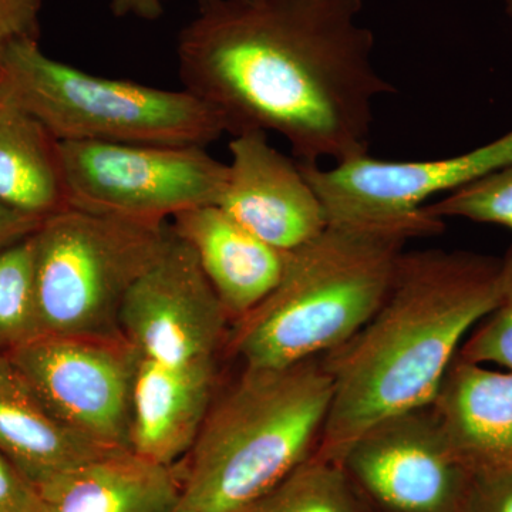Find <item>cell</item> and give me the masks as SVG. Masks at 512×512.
Listing matches in <instances>:
<instances>
[{"label": "cell", "mask_w": 512, "mask_h": 512, "mask_svg": "<svg viewBox=\"0 0 512 512\" xmlns=\"http://www.w3.org/2000/svg\"><path fill=\"white\" fill-rule=\"evenodd\" d=\"M363 0H210L180 32L184 90L228 134L274 131L298 163L366 156L373 103L396 89L373 63Z\"/></svg>", "instance_id": "obj_1"}, {"label": "cell", "mask_w": 512, "mask_h": 512, "mask_svg": "<svg viewBox=\"0 0 512 512\" xmlns=\"http://www.w3.org/2000/svg\"><path fill=\"white\" fill-rule=\"evenodd\" d=\"M501 259L468 251L403 252L379 311L323 356L333 393L316 454L342 460L380 421L430 406L458 350L493 311Z\"/></svg>", "instance_id": "obj_2"}, {"label": "cell", "mask_w": 512, "mask_h": 512, "mask_svg": "<svg viewBox=\"0 0 512 512\" xmlns=\"http://www.w3.org/2000/svg\"><path fill=\"white\" fill-rule=\"evenodd\" d=\"M444 222L328 224L289 252L278 286L227 335L245 367L274 369L318 359L345 345L379 311L404 247L439 234Z\"/></svg>", "instance_id": "obj_3"}, {"label": "cell", "mask_w": 512, "mask_h": 512, "mask_svg": "<svg viewBox=\"0 0 512 512\" xmlns=\"http://www.w3.org/2000/svg\"><path fill=\"white\" fill-rule=\"evenodd\" d=\"M333 384L318 359L245 367L202 421L181 476L191 512H245L318 450Z\"/></svg>", "instance_id": "obj_4"}, {"label": "cell", "mask_w": 512, "mask_h": 512, "mask_svg": "<svg viewBox=\"0 0 512 512\" xmlns=\"http://www.w3.org/2000/svg\"><path fill=\"white\" fill-rule=\"evenodd\" d=\"M0 82L57 141L207 147L228 133L224 117L187 90L94 76L50 59L37 40L9 47Z\"/></svg>", "instance_id": "obj_5"}, {"label": "cell", "mask_w": 512, "mask_h": 512, "mask_svg": "<svg viewBox=\"0 0 512 512\" xmlns=\"http://www.w3.org/2000/svg\"><path fill=\"white\" fill-rule=\"evenodd\" d=\"M170 225L66 208L33 237L40 335L119 339L127 293L156 262Z\"/></svg>", "instance_id": "obj_6"}, {"label": "cell", "mask_w": 512, "mask_h": 512, "mask_svg": "<svg viewBox=\"0 0 512 512\" xmlns=\"http://www.w3.org/2000/svg\"><path fill=\"white\" fill-rule=\"evenodd\" d=\"M59 154L69 207L126 220L218 205L228 180L207 147L59 141Z\"/></svg>", "instance_id": "obj_7"}, {"label": "cell", "mask_w": 512, "mask_h": 512, "mask_svg": "<svg viewBox=\"0 0 512 512\" xmlns=\"http://www.w3.org/2000/svg\"><path fill=\"white\" fill-rule=\"evenodd\" d=\"M6 356L63 423L101 447L131 450L137 357L126 340L39 335Z\"/></svg>", "instance_id": "obj_8"}, {"label": "cell", "mask_w": 512, "mask_h": 512, "mask_svg": "<svg viewBox=\"0 0 512 512\" xmlns=\"http://www.w3.org/2000/svg\"><path fill=\"white\" fill-rule=\"evenodd\" d=\"M229 320L194 251L170 227L160 256L127 293L119 326L138 359L198 370L215 369Z\"/></svg>", "instance_id": "obj_9"}, {"label": "cell", "mask_w": 512, "mask_h": 512, "mask_svg": "<svg viewBox=\"0 0 512 512\" xmlns=\"http://www.w3.org/2000/svg\"><path fill=\"white\" fill-rule=\"evenodd\" d=\"M508 165L512 130L467 153L436 160L386 161L366 154L330 168L301 167L329 224L397 225L433 220L421 211L431 198Z\"/></svg>", "instance_id": "obj_10"}, {"label": "cell", "mask_w": 512, "mask_h": 512, "mask_svg": "<svg viewBox=\"0 0 512 512\" xmlns=\"http://www.w3.org/2000/svg\"><path fill=\"white\" fill-rule=\"evenodd\" d=\"M340 464L382 512H463L473 476L448 446L431 404L370 427Z\"/></svg>", "instance_id": "obj_11"}, {"label": "cell", "mask_w": 512, "mask_h": 512, "mask_svg": "<svg viewBox=\"0 0 512 512\" xmlns=\"http://www.w3.org/2000/svg\"><path fill=\"white\" fill-rule=\"evenodd\" d=\"M231 163L218 207L256 238L292 252L328 227L322 201L295 158L269 144L265 131L229 141Z\"/></svg>", "instance_id": "obj_12"}, {"label": "cell", "mask_w": 512, "mask_h": 512, "mask_svg": "<svg viewBox=\"0 0 512 512\" xmlns=\"http://www.w3.org/2000/svg\"><path fill=\"white\" fill-rule=\"evenodd\" d=\"M170 227L194 251L234 322L264 301L284 275L289 252L256 238L218 205L180 212Z\"/></svg>", "instance_id": "obj_13"}, {"label": "cell", "mask_w": 512, "mask_h": 512, "mask_svg": "<svg viewBox=\"0 0 512 512\" xmlns=\"http://www.w3.org/2000/svg\"><path fill=\"white\" fill-rule=\"evenodd\" d=\"M458 460L471 471L512 468V372L456 357L431 403Z\"/></svg>", "instance_id": "obj_14"}, {"label": "cell", "mask_w": 512, "mask_h": 512, "mask_svg": "<svg viewBox=\"0 0 512 512\" xmlns=\"http://www.w3.org/2000/svg\"><path fill=\"white\" fill-rule=\"evenodd\" d=\"M214 384L215 369L170 370L137 357L131 450L154 463L177 466L197 439Z\"/></svg>", "instance_id": "obj_15"}, {"label": "cell", "mask_w": 512, "mask_h": 512, "mask_svg": "<svg viewBox=\"0 0 512 512\" xmlns=\"http://www.w3.org/2000/svg\"><path fill=\"white\" fill-rule=\"evenodd\" d=\"M0 451L43 487L89 461L113 453L55 416L0 353Z\"/></svg>", "instance_id": "obj_16"}, {"label": "cell", "mask_w": 512, "mask_h": 512, "mask_svg": "<svg viewBox=\"0 0 512 512\" xmlns=\"http://www.w3.org/2000/svg\"><path fill=\"white\" fill-rule=\"evenodd\" d=\"M181 476L131 450L113 451L39 488L43 512H173Z\"/></svg>", "instance_id": "obj_17"}, {"label": "cell", "mask_w": 512, "mask_h": 512, "mask_svg": "<svg viewBox=\"0 0 512 512\" xmlns=\"http://www.w3.org/2000/svg\"><path fill=\"white\" fill-rule=\"evenodd\" d=\"M0 202L40 221L69 208L59 141L8 96L0 103Z\"/></svg>", "instance_id": "obj_18"}, {"label": "cell", "mask_w": 512, "mask_h": 512, "mask_svg": "<svg viewBox=\"0 0 512 512\" xmlns=\"http://www.w3.org/2000/svg\"><path fill=\"white\" fill-rule=\"evenodd\" d=\"M245 512H365L338 461L313 454Z\"/></svg>", "instance_id": "obj_19"}, {"label": "cell", "mask_w": 512, "mask_h": 512, "mask_svg": "<svg viewBox=\"0 0 512 512\" xmlns=\"http://www.w3.org/2000/svg\"><path fill=\"white\" fill-rule=\"evenodd\" d=\"M32 235L0 251V353L40 335Z\"/></svg>", "instance_id": "obj_20"}, {"label": "cell", "mask_w": 512, "mask_h": 512, "mask_svg": "<svg viewBox=\"0 0 512 512\" xmlns=\"http://www.w3.org/2000/svg\"><path fill=\"white\" fill-rule=\"evenodd\" d=\"M421 211L434 220L461 218L512 231V165L429 202Z\"/></svg>", "instance_id": "obj_21"}, {"label": "cell", "mask_w": 512, "mask_h": 512, "mask_svg": "<svg viewBox=\"0 0 512 512\" xmlns=\"http://www.w3.org/2000/svg\"><path fill=\"white\" fill-rule=\"evenodd\" d=\"M457 356L512 372V245L501 258L500 293L493 311L474 326Z\"/></svg>", "instance_id": "obj_22"}, {"label": "cell", "mask_w": 512, "mask_h": 512, "mask_svg": "<svg viewBox=\"0 0 512 512\" xmlns=\"http://www.w3.org/2000/svg\"><path fill=\"white\" fill-rule=\"evenodd\" d=\"M463 512H512V468L473 473Z\"/></svg>", "instance_id": "obj_23"}, {"label": "cell", "mask_w": 512, "mask_h": 512, "mask_svg": "<svg viewBox=\"0 0 512 512\" xmlns=\"http://www.w3.org/2000/svg\"><path fill=\"white\" fill-rule=\"evenodd\" d=\"M42 0H0V62L10 46L40 37Z\"/></svg>", "instance_id": "obj_24"}, {"label": "cell", "mask_w": 512, "mask_h": 512, "mask_svg": "<svg viewBox=\"0 0 512 512\" xmlns=\"http://www.w3.org/2000/svg\"><path fill=\"white\" fill-rule=\"evenodd\" d=\"M39 488L0 451V512H43Z\"/></svg>", "instance_id": "obj_25"}, {"label": "cell", "mask_w": 512, "mask_h": 512, "mask_svg": "<svg viewBox=\"0 0 512 512\" xmlns=\"http://www.w3.org/2000/svg\"><path fill=\"white\" fill-rule=\"evenodd\" d=\"M42 221L22 214L0 202V251L30 237Z\"/></svg>", "instance_id": "obj_26"}, {"label": "cell", "mask_w": 512, "mask_h": 512, "mask_svg": "<svg viewBox=\"0 0 512 512\" xmlns=\"http://www.w3.org/2000/svg\"><path fill=\"white\" fill-rule=\"evenodd\" d=\"M110 9L116 18L134 16L141 20L160 19L163 16V0H110Z\"/></svg>", "instance_id": "obj_27"}, {"label": "cell", "mask_w": 512, "mask_h": 512, "mask_svg": "<svg viewBox=\"0 0 512 512\" xmlns=\"http://www.w3.org/2000/svg\"><path fill=\"white\" fill-rule=\"evenodd\" d=\"M504 10L508 18L512 19V0H503Z\"/></svg>", "instance_id": "obj_28"}, {"label": "cell", "mask_w": 512, "mask_h": 512, "mask_svg": "<svg viewBox=\"0 0 512 512\" xmlns=\"http://www.w3.org/2000/svg\"><path fill=\"white\" fill-rule=\"evenodd\" d=\"M5 90H3L2 82H0V103H2L3 99H5Z\"/></svg>", "instance_id": "obj_29"}, {"label": "cell", "mask_w": 512, "mask_h": 512, "mask_svg": "<svg viewBox=\"0 0 512 512\" xmlns=\"http://www.w3.org/2000/svg\"><path fill=\"white\" fill-rule=\"evenodd\" d=\"M173 512H191V511H188L187 508L183 507V505L178 504V507L175 508V510Z\"/></svg>", "instance_id": "obj_30"}, {"label": "cell", "mask_w": 512, "mask_h": 512, "mask_svg": "<svg viewBox=\"0 0 512 512\" xmlns=\"http://www.w3.org/2000/svg\"><path fill=\"white\" fill-rule=\"evenodd\" d=\"M198 6L204 5V3L210 2V0H195Z\"/></svg>", "instance_id": "obj_31"}]
</instances>
